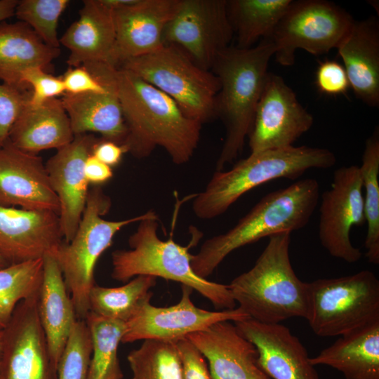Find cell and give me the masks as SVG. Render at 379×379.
<instances>
[{"label":"cell","instance_id":"30bf717a","mask_svg":"<svg viewBox=\"0 0 379 379\" xmlns=\"http://www.w3.org/2000/svg\"><path fill=\"white\" fill-rule=\"evenodd\" d=\"M354 20L333 2L292 1L269 38L276 61L282 66L293 65L297 49L314 55L328 53L337 48Z\"/></svg>","mask_w":379,"mask_h":379},{"label":"cell","instance_id":"603a6c76","mask_svg":"<svg viewBox=\"0 0 379 379\" xmlns=\"http://www.w3.org/2000/svg\"><path fill=\"white\" fill-rule=\"evenodd\" d=\"M350 88L371 107L379 105V24L371 16L354 20L337 47Z\"/></svg>","mask_w":379,"mask_h":379},{"label":"cell","instance_id":"f1b7e54d","mask_svg":"<svg viewBox=\"0 0 379 379\" xmlns=\"http://www.w3.org/2000/svg\"><path fill=\"white\" fill-rule=\"evenodd\" d=\"M291 0H229L227 10L240 48H248L260 38L269 39Z\"/></svg>","mask_w":379,"mask_h":379},{"label":"cell","instance_id":"ba28073f","mask_svg":"<svg viewBox=\"0 0 379 379\" xmlns=\"http://www.w3.org/2000/svg\"><path fill=\"white\" fill-rule=\"evenodd\" d=\"M305 319L320 337L341 336L379 321V281L369 270L307 282Z\"/></svg>","mask_w":379,"mask_h":379},{"label":"cell","instance_id":"8992f818","mask_svg":"<svg viewBox=\"0 0 379 379\" xmlns=\"http://www.w3.org/2000/svg\"><path fill=\"white\" fill-rule=\"evenodd\" d=\"M128 239L130 249L115 250L112 253V277L127 282L139 275L161 277L191 287L207 298L215 308L232 310L236 302L227 285L197 276L191 267L192 244L184 246L172 238L161 239L157 234L159 218L154 211L138 222Z\"/></svg>","mask_w":379,"mask_h":379},{"label":"cell","instance_id":"2e32d148","mask_svg":"<svg viewBox=\"0 0 379 379\" xmlns=\"http://www.w3.org/2000/svg\"><path fill=\"white\" fill-rule=\"evenodd\" d=\"M102 1L113 11L114 67L161 48L165 28L180 4V0Z\"/></svg>","mask_w":379,"mask_h":379},{"label":"cell","instance_id":"9c48e42d","mask_svg":"<svg viewBox=\"0 0 379 379\" xmlns=\"http://www.w3.org/2000/svg\"><path fill=\"white\" fill-rule=\"evenodd\" d=\"M118 67L132 72L166 94L187 117L201 125L216 117L219 79L180 48L164 45L153 53L126 60Z\"/></svg>","mask_w":379,"mask_h":379},{"label":"cell","instance_id":"9a60e30c","mask_svg":"<svg viewBox=\"0 0 379 379\" xmlns=\"http://www.w3.org/2000/svg\"><path fill=\"white\" fill-rule=\"evenodd\" d=\"M180 301L169 307H156L150 301L144 303L126 322L121 343L159 340L175 341L223 321L234 322L250 318L239 307L208 311L195 306L192 301L193 289L181 285Z\"/></svg>","mask_w":379,"mask_h":379},{"label":"cell","instance_id":"4dcf8cb0","mask_svg":"<svg viewBox=\"0 0 379 379\" xmlns=\"http://www.w3.org/2000/svg\"><path fill=\"white\" fill-rule=\"evenodd\" d=\"M91 338L92 354L88 379H124L118 347L126 323L89 312L84 319Z\"/></svg>","mask_w":379,"mask_h":379},{"label":"cell","instance_id":"836d02e7","mask_svg":"<svg viewBox=\"0 0 379 379\" xmlns=\"http://www.w3.org/2000/svg\"><path fill=\"white\" fill-rule=\"evenodd\" d=\"M127 361L131 379H182L175 340H145L128 353Z\"/></svg>","mask_w":379,"mask_h":379},{"label":"cell","instance_id":"e0dca14e","mask_svg":"<svg viewBox=\"0 0 379 379\" xmlns=\"http://www.w3.org/2000/svg\"><path fill=\"white\" fill-rule=\"evenodd\" d=\"M97 140L91 133L75 135L71 142L57 149L45 164L59 201L58 215L65 242L74 237L86 206L89 183L84 164Z\"/></svg>","mask_w":379,"mask_h":379},{"label":"cell","instance_id":"d6a6232c","mask_svg":"<svg viewBox=\"0 0 379 379\" xmlns=\"http://www.w3.org/2000/svg\"><path fill=\"white\" fill-rule=\"evenodd\" d=\"M43 258L0 269V328L8 324L16 306L39 292Z\"/></svg>","mask_w":379,"mask_h":379},{"label":"cell","instance_id":"5bb4252c","mask_svg":"<svg viewBox=\"0 0 379 379\" xmlns=\"http://www.w3.org/2000/svg\"><path fill=\"white\" fill-rule=\"evenodd\" d=\"M38 294L22 300L4 328L0 379H56L37 310Z\"/></svg>","mask_w":379,"mask_h":379},{"label":"cell","instance_id":"52a82bcc","mask_svg":"<svg viewBox=\"0 0 379 379\" xmlns=\"http://www.w3.org/2000/svg\"><path fill=\"white\" fill-rule=\"evenodd\" d=\"M112 206L110 198L99 186L89 190L86 206L76 233L69 242L62 241L53 253L61 270L78 320L90 311L89 293L95 285L94 270L100 255L112 244L124 227L138 222L147 212L128 219L107 220L102 218Z\"/></svg>","mask_w":379,"mask_h":379},{"label":"cell","instance_id":"f6af8a7d","mask_svg":"<svg viewBox=\"0 0 379 379\" xmlns=\"http://www.w3.org/2000/svg\"><path fill=\"white\" fill-rule=\"evenodd\" d=\"M4 328H0V364L2 354Z\"/></svg>","mask_w":379,"mask_h":379},{"label":"cell","instance_id":"e575fe53","mask_svg":"<svg viewBox=\"0 0 379 379\" xmlns=\"http://www.w3.org/2000/svg\"><path fill=\"white\" fill-rule=\"evenodd\" d=\"M69 2L68 0L18 1L15 15L27 24L46 44L60 48L58 24Z\"/></svg>","mask_w":379,"mask_h":379},{"label":"cell","instance_id":"484cf974","mask_svg":"<svg viewBox=\"0 0 379 379\" xmlns=\"http://www.w3.org/2000/svg\"><path fill=\"white\" fill-rule=\"evenodd\" d=\"M310 361L338 371L345 379H379V321L339 336Z\"/></svg>","mask_w":379,"mask_h":379},{"label":"cell","instance_id":"7402d4cb","mask_svg":"<svg viewBox=\"0 0 379 379\" xmlns=\"http://www.w3.org/2000/svg\"><path fill=\"white\" fill-rule=\"evenodd\" d=\"M115 37L112 9L102 0H85L78 20L60 38V44L69 51L67 63L70 67H114Z\"/></svg>","mask_w":379,"mask_h":379},{"label":"cell","instance_id":"d4e9b609","mask_svg":"<svg viewBox=\"0 0 379 379\" xmlns=\"http://www.w3.org/2000/svg\"><path fill=\"white\" fill-rule=\"evenodd\" d=\"M74 138L62 100L55 98L36 106L28 100L11 130L8 141L21 150L37 154L58 149Z\"/></svg>","mask_w":379,"mask_h":379},{"label":"cell","instance_id":"4316f807","mask_svg":"<svg viewBox=\"0 0 379 379\" xmlns=\"http://www.w3.org/2000/svg\"><path fill=\"white\" fill-rule=\"evenodd\" d=\"M104 86V93H64L61 100L74 135L97 133L102 139L122 145L127 129L121 106L113 88Z\"/></svg>","mask_w":379,"mask_h":379},{"label":"cell","instance_id":"4fadbf2b","mask_svg":"<svg viewBox=\"0 0 379 379\" xmlns=\"http://www.w3.org/2000/svg\"><path fill=\"white\" fill-rule=\"evenodd\" d=\"M313 123L283 78L269 72L248 135L251 153L292 147Z\"/></svg>","mask_w":379,"mask_h":379},{"label":"cell","instance_id":"f35d334b","mask_svg":"<svg viewBox=\"0 0 379 379\" xmlns=\"http://www.w3.org/2000/svg\"><path fill=\"white\" fill-rule=\"evenodd\" d=\"M315 84L321 93L328 95L345 94L350 88L346 71L335 60L319 62L315 76Z\"/></svg>","mask_w":379,"mask_h":379},{"label":"cell","instance_id":"74e56055","mask_svg":"<svg viewBox=\"0 0 379 379\" xmlns=\"http://www.w3.org/2000/svg\"><path fill=\"white\" fill-rule=\"evenodd\" d=\"M30 95V91L0 84V147L8 141L11 130Z\"/></svg>","mask_w":379,"mask_h":379},{"label":"cell","instance_id":"83f0119b","mask_svg":"<svg viewBox=\"0 0 379 379\" xmlns=\"http://www.w3.org/2000/svg\"><path fill=\"white\" fill-rule=\"evenodd\" d=\"M60 53L46 44L25 23L0 22V80L22 90L20 74L30 67L44 69ZM24 91V90H22Z\"/></svg>","mask_w":379,"mask_h":379},{"label":"cell","instance_id":"b9f144b4","mask_svg":"<svg viewBox=\"0 0 379 379\" xmlns=\"http://www.w3.org/2000/svg\"><path fill=\"white\" fill-rule=\"evenodd\" d=\"M126 152L124 146L114 142L98 139L94 144L91 154L111 168L117 166Z\"/></svg>","mask_w":379,"mask_h":379},{"label":"cell","instance_id":"cb8c5ba5","mask_svg":"<svg viewBox=\"0 0 379 379\" xmlns=\"http://www.w3.org/2000/svg\"><path fill=\"white\" fill-rule=\"evenodd\" d=\"M37 310L51 359L57 371L60 356L78 319L53 253L43 258V277Z\"/></svg>","mask_w":379,"mask_h":379},{"label":"cell","instance_id":"7bdbcfd3","mask_svg":"<svg viewBox=\"0 0 379 379\" xmlns=\"http://www.w3.org/2000/svg\"><path fill=\"white\" fill-rule=\"evenodd\" d=\"M84 173L88 183L94 186L108 182L113 176L112 168L92 154L85 161Z\"/></svg>","mask_w":379,"mask_h":379},{"label":"cell","instance_id":"d6986e66","mask_svg":"<svg viewBox=\"0 0 379 379\" xmlns=\"http://www.w3.org/2000/svg\"><path fill=\"white\" fill-rule=\"evenodd\" d=\"M0 205L58 214L60 211L43 159L9 141L0 147Z\"/></svg>","mask_w":379,"mask_h":379},{"label":"cell","instance_id":"d590c367","mask_svg":"<svg viewBox=\"0 0 379 379\" xmlns=\"http://www.w3.org/2000/svg\"><path fill=\"white\" fill-rule=\"evenodd\" d=\"M91 338L84 320L74 324L57 366L56 379H88Z\"/></svg>","mask_w":379,"mask_h":379},{"label":"cell","instance_id":"ac0fdd59","mask_svg":"<svg viewBox=\"0 0 379 379\" xmlns=\"http://www.w3.org/2000/svg\"><path fill=\"white\" fill-rule=\"evenodd\" d=\"M62 239L58 213L0 205V256L8 265L41 259Z\"/></svg>","mask_w":379,"mask_h":379},{"label":"cell","instance_id":"7c38bea8","mask_svg":"<svg viewBox=\"0 0 379 379\" xmlns=\"http://www.w3.org/2000/svg\"><path fill=\"white\" fill-rule=\"evenodd\" d=\"M364 222L359 166H342L334 171L330 188L321 196L319 241L331 256L348 263L357 262L362 253L351 242L350 231Z\"/></svg>","mask_w":379,"mask_h":379},{"label":"cell","instance_id":"bcb514c9","mask_svg":"<svg viewBox=\"0 0 379 379\" xmlns=\"http://www.w3.org/2000/svg\"><path fill=\"white\" fill-rule=\"evenodd\" d=\"M9 265L1 256H0V269L4 268Z\"/></svg>","mask_w":379,"mask_h":379},{"label":"cell","instance_id":"3957f363","mask_svg":"<svg viewBox=\"0 0 379 379\" xmlns=\"http://www.w3.org/2000/svg\"><path fill=\"white\" fill-rule=\"evenodd\" d=\"M274 53L272 42L262 39L257 46L248 48L230 46L213 62L211 72L220 84L215 100V115L225 127V138L215 171H222L243 150Z\"/></svg>","mask_w":379,"mask_h":379},{"label":"cell","instance_id":"ab89813d","mask_svg":"<svg viewBox=\"0 0 379 379\" xmlns=\"http://www.w3.org/2000/svg\"><path fill=\"white\" fill-rule=\"evenodd\" d=\"M181 362L182 379H212L205 358L187 338L175 340Z\"/></svg>","mask_w":379,"mask_h":379},{"label":"cell","instance_id":"1f68e13d","mask_svg":"<svg viewBox=\"0 0 379 379\" xmlns=\"http://www.w3.org/2000/svg\"><path fill=\"white\" fill-rule=\"evenodd\" d=\"M363 189L365 222L367 233L364 241L368 261L379 264V133L377 127L366 139L359 166Z\"/></svg>","mask_w":379,"mask_h":379},{"label":"cell","instance_id":"277c9868","mask_svg":"<svg viewBox=\"0 0 379 379\" xmlns=\"http://www.w3.org/2000/svg\"><path fill=\"white\" fill-rule=\"evenodd\" d=\"M291 232L270 236L254 265L228 286L232 297L251 319L280 324L293 317L305 319L307 282L300 280L289 256Z\"/></svg>","mask_w":379,"mask_h":379},{"label":"cell","instance_id":"ffe728a7","mask_svg":"<svg viewBox=\"0 0 379 379\" xmlns=\"http://www.w3.org/2000/svg\"><path fill=\"white\" fill-rule=\"evenodd\" d=\"M234 324L256 347L258 366L270 379H319L306 348L288 327L251 318Z\"/></svg>","mask_w":379,"mask_h":379},{"label":"cell","instance_id":"5b68a950","mask_svg":"<svg viewBox=\"0 0 379 379\" xmlns=\"http://www.w3.org/2000/svg\"><path fill=\"white\" fill-rule=\"evenodd\" d=\"M336 163L328 149L309 146L289 147L251 153L227 171H215L206 187L192 202L201 219L218 217L245 193L271 180L295 179L312 168H329Z\"/></svg>","mask_w":379,"mask_h":379},{"label":"cell","instance_id":"f546056e","mask_svg":"<svg viewBox=\"0 0 379 379\" xmlns=\"http://www.w3.org/2000/svg\"><path fill=\"white\" fill-rule=\"evenodd\" d=\"M156 279L139 275L119 287L94 285L89 293V312L126 323L144 303L150 301Z\"/></svg>","mask_w":379,"mask_h":379},{"label":"cell","instance_id":"ee69618b","mask_svg":"<svg viewBox=\"0 0 379 379\" xmlns=\"http://www.w3.org/2000/svg\"><path fill=\"white\" fill-rule=\"evenodd\" d=\"M18 0H0V22L15 15Z\"/></svg>","mask_w":379,"mask_h":379},{"label":"cell","instance_id":"7a4b0ae2","mask_svg":"<svg viewBox=\"0 0 379 379\" xmlns=\"http://www.w3.org/2000/svg\"><path fill=\"white\" fill-rule=\"evenodd\" d=\"M319 199V185L314 178L296 181L264 196L237 223L225 233L206 239L199 252L192 254L194 273L207 279L232 251L283 232L305 227Z\"/></svg>","mask_w":379,"mask_h":379},{"label":"cell","instance_id":"60d3db41","mask_svg":"<svg viewBox=\"0 0 379 379\" xmlns=\"http://www.w3.org/2000/svg\"><path fill=\"white\" fill-rule=\"evenodd\" d=\"M65 93H104L107 88L84 67H70L62 77Z\"/></svg>","mask_w":379,"mask_h":379},{"label":"cell","instance_id":"44dd1931","mask_svg":"<svg viewBox=\"0 0 379 379\" xmlns=\"http://www.w3.org/2000/svg\"><path fill=\"white\" fill-rule=\"evenodd\" d=\"M185 338L208 360L212 379H270L258 366L255 345L230 321L214 323Z\"/></svg>","mask_w":379,"mask_h":379},{"label":"cell","instance_id":"8d00e7d4","mask_svg":"<svg viewBox=\"0 0 379 379\" xmlns=\"http://www.w3.org/2000/svg\"><path fill=\"white\" fill-rule=\"evenodd\" d=\"M22 90L30 91L29 103L36 106L65 93L62 77L48 74L41 67H30L20 74Z\"/></svg>","mask_w":379,"mask_h":379},{"label":"cell","instance_id":"8fae6325","mask_svg":"<svg viewBox=\"0 0 379 379\" xmlns=\"http://www.w3.org/2000/svg\"><path fill=\"white\" fill-rule=\"evenodd\" d=\"M233 36L227 0H180L165 28L164 44L180 48L199 67L211 71Z\"/></svg>","mask_w":379,"mask_h":379},{"label":"cell","instance_id":"6da1fadb","mask_svg":"<svg viewBox=\"0 0 379 379\" xmlns=\"http://www.w3.org/2000/svg\"><path fill=\"white\" fill-rule=\"evenodd\" d=\"M84 67L118 96L127 129L122 145L126 152L144 158L160 147L175 164L190 160L201 124L187 117L173 99L126 69L106 65Z\"/></svg>","mask_w":379,"mask_h":379}]
</instances>
